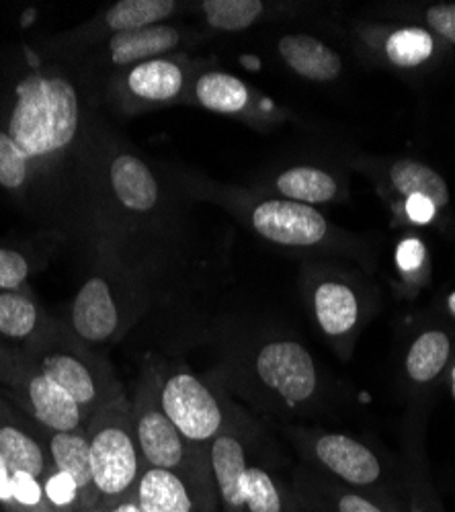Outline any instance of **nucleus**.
I'll use <instances>...</instances> for the list:
<instances>
[{"label": "nucleus", "instance_id": "f704fd0d", "mask_svg": "<svg viewBox=\"0 0 455 512\" xmlns=\"http://www.w3.org/2000/svg\"><path fill=\"white\" fill-rule=\"evenodd\" d=\"M109 510H111V512H142L134 496H132V498H126V500H121V502H117V504H113V506H109Z\"/></svg>", "mask_w": 455, "mask_h": 512}, {"label": "nucleus", "instance_id": "c756f323", "mask_svg": "<svg viewBox=\"0 0 455 512\" xmlns=\"http://www.w3.org/2000/svg\"><path fill=\"white\" fill-rule=\"evenodd\" d=\"M33 271L35 265L27 252L13 246H0V291L27 289Z\"/></svg>", "mask_w": 455, "mask_h": 512}, {"label": "nucleus", "instance_id": "393cba45", "mask_svg": "<svg viewBox=\"0 0 455 512\" xmlns=\"http://www.w3.org/2000/svg\"><path fill=\"white\" fill-rule=\"evenodd\" d=\"M289 484L304 512H388L369 496L324 480L304 465L294 469Z\"/></svg>", "mask_w": 455, "mask_h": 512}, {"label": "nucleus", "instance_id": "4be33fe9", "mask_svg": "<svg viewBox=\"0 0 455 512\" xmlns=\"http://www.w3.org/2000/svg\"><path fill=\"white\" fill-rule=\"evenodd\" d=\"M109 187L121 209L134 216H154L164 205L162 183L154 175L150 164L138 154L123 152L113 156L109 170Z\"/></svg>", "mask_w": 455, "mask_h": 512}, {"label": "nucleus", "instance_id": "cd10ccee", "mask_svg": "<svg viewBox=\"0 0 455 512\" xmlns=\"http://www.w3.org/2000/svg\"><path fill=\"white\" fill-rule=\"evenodd\" d=\"M203 21L214 31L236 33L261 23L271 7L261 0H205L197 5Z\"/></svg>", "mask_w": 455, "mask_h": 512}, {"label": "nucleus", "instance_id": "7ed1b4c3", "mask_svg": "<svg viewBox=\"0 0 455 512\" xmlns=\"http://www.w3.org/2000/svg\"><path fill=\"white\" fill-rule=\"evenodd\" d=\"M82 107L72 80L56 68L33 70L15 87L3 130L33 175L64 156L78 138Z\"/></svg>", "mask_w": 455, "mask_h": 512}, {"label": "nucleus", "instance_id": "473e14b6", "mask_svg": "<svg viewBox=\"0 0 455 512\" xmlns=\"http://www.w3.org/2000/svg\"><path fill=\"white\" fill-rule=\"evenodd\" d=\"M0 510L3 512H17V494L15 484L9 474L5 463L0 461Z\"/></svg>", "mask_w": 455, "mask_h": 512}, {"label": "nucleus", "instance_id": "f03ea898", "mask_svg": "<svg viewBox=\"0 0 455 512\" xmlns=\"http://www.w3.org/2000/svg\"><path fill=\"white\" fill-rule=\"evenodd\" d=\"M189 189L199 199L226 207L255 236L273 246L306 254H343L357 261L365 256L361 244L330 224L316 207L208 181H193Z\"/></svg>", "mask_w": 455, "mask_h": 512}, {"label": "nucleus", "instance_id": "dca6fc26", "mask_svg": "<svg viewBox=\"0 0 455 512\" xmlns=\"http://www.w3.org/2000/svg\"><path fill=\"white\" fill-rule=\"evenodd\" d=\"M185 105L232 117L257 127V130H269V127L283 121L281 111L255 91L251 84L218 68H203L195 76L185 97Z\"/></svg>", "mask_w": 455, "mask_h": 512}, {"label": "nucleus", "instance_id": "4468645a", "mask_svg": "<svg viewBox=\"0 0 455 512\" xmlns=\"http://www.w3.org/2000/svg\"><path fill=\"white\" fill-rule=\"evenodd\" d=\"M39 431L52 461L46 480V496L52 512H82L101 504L93 480L87 431L56 433L41 426Z\"/></svg>", "mask_w": 455, "mask_h": 512}, {"label": "nucleus", "instance_id": "f257e3e1", "mask_svg": "<svg viewBox=\"0 0 455 512\" xmlns=\"http://www.w3.org/2000/svg\"><path fill=\"white\" fill-rule=\"evenodd\" d=\"M226 390L259 412L292 422L326 408L328 375L316 357L289 334H255L224 349L216 371Z\"/></svg>", "mask_w": 455, "mask_h": 512}, {"label": "nucleus", "instance_id": "e433bc0d", "mask_svg": "<svg viewBox=\"0 0 455 512\" xmlns=\"http://www.w3.org/2000/svg\"><path fill=\"white\" fill-rule=\"evenodd\" d=\"M449 308H451V312L455 314V293L451 295V300H449Z\"/></svg>", "mask_w": 455, "mask_h": 512}, {"label": "nucleus", "instance_id": "1a4fd4ad", "mask_svg": "<svg viewBox=\"0 0 455 512\" xmlns=\"http://www.w3.org/2000/svg\"><path fill=\"white\" fill-rule=\"evenodd\" d=\"M85 431L91 451L93 480L101 504L113 506L132 498L146 463L136 443L132 404L126 392H119L95 410L85 424Z\"/></svg>", "mask_w": 455, "mask_h": 512}, {"label": "nucleus", "instance_id": "412c9836", "mask_svg": "<svg viewBox=\"0 0 455 512\" xmlns=\"http://www.w3.org/2000/svg\"><path fill=\"white\" fill-rule=\"evenodd\" d=\"M453 357V336L443 326H423L406 340L400 373L406 394H425L441 381Z\"/></svg>", "mask_w": 455, "mask_h": 512}, {"label": "nucleus", "instance_id": "c9c22d12", "mask_svg": "<svg viewBox=\"0 0 455 512\" xmlns=\"http://www.w3.org/2000/svg\"><path fill=\"white\" fill-rule=\"evenodd\" d=\"M82 512H111V510H109V506H105V504H97L95 508H89V510H82Z\"/></svg>", "mask_w": 455, "mask_h": 512}, {"label": "nucleus", "instance_id": "39448f33", "mask_svg": "<svg viewBox=\"0 0 455 512\" xmlns=\"http://www.w3.org/2000/svg\"><path fill=\"white\" fill-rule=\"evenodd\" d=\"M302 465L316 476L355 490L382 504L388 512H408L402 465L390 463L376 447L339 431L285 424Z\"/></svg>", "mask_w": 455, "mask_h": 512}, {"label": "nucleus", "instance_id": "4c0bfd02", "mask_svg": "<svg viewBox=\"0 0 455 512\" xmlns=\"http://www.w3.org/2000/svg\"><path fill=\"white\" fill-rule=\"evenodd\" d=\"M453 381H455V369H453ZM453 392H455V383H453Z\"/></svg>", "mask_w": 455, "mask_h": 512}, {"label": "nucleus", "instance_id": "b1692460", "mask_svg": "<svg viewBox=\"0 0 455 512\" xmlns=\"http://www.w3.org/2000/svg\"><path fill=\"white\" fill-rule=\"evenodd\" d=\"M263 193L318 207L343 201L347 197V181L330 168L296 164L271 177Z\"/></svg>", "mask_w": 455, "mask_h": 512}, {"label": "nucleus", "instance_id": "6ab92c4d", "mask_svg": "<svg viewBox=\"0 0 455 512\" xmlns=\"http://www.w3.org/2000/svg\"><path fill=\"white\" fill-rule=\"evenodd\" d=\"M179 7L181 5L175 0H119L85 27L64 35L62 44L80 50L95 44L99 46L111 35L162 25L179 11Z\"/></svg>", "mask_w": 455, "mask_h": 512}, {"label": "nucleus", "instance_id": "2f4dec72", "mask_svg": "<svg viewBox=\"0 0 455 512\" xmlns=\"http://www.w3.org/2000/svg\"><path fill=\"white\" fill-rule=\"evenodd\" d=\"M423 19V27L429 29L435 37H441L449 44H455V3L447 5H433L427 7L421 15Z\"/></svg>", "mask_w": 455, "mask_h": 512}, {"label": "nucleus", "instance_id": "f3484780", "mask_svg": "<svg viewBox=\"0 0 455 512\" xmlns=\"http://www.w3.org/2000/svg\"><path fill=\"white\" fill-rule=\"evenodd\" d=\"M363 52L386 68L410 72L425 68L439 52L437 37L423 25H367L357 31Z\"/></svg>", "mask_w": 455, "mask_h": 512}, {"label": "nucleus", "instance_id": "bb28decb", "mask_svg": "<svg viewBox=\"0 0 455 512\" xmlns=\"http://www.w3.org/2000/svg\"><path fill=\"white\" fill-rule=\"evenodd\" d=\"M50 318L31 289L0 291V338L15 347H27L48 330Z\"/></svg>", "mask_w": 455, "mask_h": 512}, {"label": "nucleus", "instance_id": "9d476101", "mask_svg": "<svg viewBox=\"0 0 455 512\" xmlns=\"http://www.w3.org/2000/svg\"><path fill=\"white\" fill-rule=\"evenodd\" d=\"M130 404L136 443L146 467L169 469V472L214 482L210 455L193 449L160 406L154 357L144 363Z\"/></svg>", "mask_w": 455, "mask_h": 512}, {"label": "nucleus", "instance_id": "c85d7f7f", "mask_svg": "<svg viewBox=\"0 0 455 512\" xmlns=\"http://www.w3.org/2000/svg\"><path fill=\"white\" fill-rule=\"evenodd\" d=\"M394 265L404 295H417L429 283V250L419 236L406 234L398 240L394 252Z\"/></svg>", "mask_w": 455, "mask_h": 512}, {"label": "nucleus", "instance_id": "2eb2a0df", "mask_svg": "<svg viewBox=\"0 0 455 512\" xmlns=\"http://www.w3.org/2000/svg\"><path fill=\"white\" fill-rule=\"evenodd\" d=\"M0 390L23 414L46 431H78L85 429L89 420L58 383L37 369L23 349L9 375L0 381Z\"/></svg>", "mask_w": 455, "mask_h": 512}, {"label": "nucleus", "instance_id": "423d86ee", "mask_svg": "<svg viewBox=\"0 0 455 512\" xmlns=\"http://www.w3.org/2000/svg\"><path fill=\"white\" fill-rule=\"evenodd\" d=\"M160 406L183 439L197 451L208 453L212 443L244 412L228 398L214 373L201 377L185 363L156 359Z\"/></svg>", "mask_w": 455, "mask_h": 512}, {"label": "nucleus", "instance_id": "72a5a7b5", "mask_svg": "<svg viewBox=\"0 0 455 512\" xmlns=\"http://www.w3.org/2000/svg\"><path fill=\"white\" fill-rule=\"evenodd\" d=\"M19 353H21V347H13L7 343V340L0 338V381L9 375V371L19 359Z\"/></svg>", "mask_w": 455, "mask_h": 512}, {"label": "nucleus", "instance_id": "aec40b11", "mask_svg": "<svg viewBox=\"0 0 455 512\" xmlns=\"http://www.w3.org/2000/svg\"><path fill=\"white\" fill-rule=\"evenodd\" d=\"M187 41H191V33L187 29L167 23L117 33L101 41L97 62L113 68V72H121L146 60L177 54Z\"/></svg>", "mask_w": 455, "mask_h": 512}, {"label": "nucleus", "instance_id": "5701e85b", "mask_svg": "<svg viewBox=\"0 0 455 512\" xmlns=\"http://www.w3.org/2000/svg\"><path fill=\"white\" fill-rule=\"evenodd\" d=\"M376 185L388 205L410 195L429 197L441 211L449 205V189L445 179L429 164L415 158H396L374 168Z\"/></svg>", "mask_w": 455, "mask_h": 512}, {"label": "nucleus", "instance_id": "6e6552de", "mask_svg": "<svg viewBox=\"0 0 455 512\" xmlns=\"http://www.w3.org/2000/svg\"><path fill=\"white\" fill-rule=\"evenodd\" d=\"M21 349L41 373L58 383L82 408L87 418H91L93 412L113 396L123 392V386L105 355L80 345L62 320L54 318L44 334Z\"/></svg>", "mask_w": 455, "mask_h": 512}, {"label": "nucleus", "instance_id": "f8f14e48", "mask_svg": "<svg viewBox=\"0 0 455 512\" xmlns=\"http://www.w3.org/2000/svg\"><path fill=\"white\" fill-rule=\"evenodd\" d=\"M0 461L15 484L17 512H52L46 480L52 461L39 426L0 390Z\"/></svg>", "mask_w": 455, "mask_h": 512}, {"label": "nucleus", "instance_id": "9b49d317", "mask_svg": "<svg viewBox=\"0 0 455 512\" xmlns=\"http://www.w3.org/2000/svg\"><path fill=\"white\" fill-rule=\"evenodd\" d=\"M146 310V300L130 285L107 275H93L80 285L62 324L93 351L115 345Z\"/></svg>", "mask_w": 455, "mask_h": 512}, {"label": "nucleus", "instance_id": "a878e982", "mask_svg": "<svg viewBox=\"0 0 455 512\" xmlns=\"http://www.w3.org/2000/svg\"><path fill=\"white\" fill-rule=\"evenodd\" d=\"M277 56L294 74L310 82H333L343 74L341 54L308 33L281 35Z\"/></svg>", "mask_w": 455, "mask_h": 512}, {"label": "nucleus", "instance_id": "0eeeda50", "mask_svg": "<svg viewBox=\"0 0 455 512\" xmlns=\"http://www.w3.org/2000/svg\"><path fill=\"white\" fill-rule=\"evenodd\" d=\"M302 295L322 338L347 361L376 310L369 283L335 265L308 263L302 271Z\"/></svg>", "mask_w": 455, "mask_h": 512}, {"label": "nucleus", "instance_id": "20e7f679", "mask_svg": "<svg viewBox=\"0 0 455 512\" xmlns=\"http://www.w3.org/2000/svg\"><path fill=\"white\" fill-rule=\"evenodd\" d=\"M255 420L242 414L212 443L218 512H304L292 484L277 474Z\"/></svg>", "mask_w": 455, "mask_h": 512}, {"label": "nucleus", "instance_id": "ddd939ff", "mask_svg": "<svg viewBox=\"0 0 455 512\" xmlns=\"http://www.w3.org/2000/svg\"><path fill=\"white\" fill-rule=\"evenodd\" d=\"M203 68V62H197L187 54L146 60L115 72L109 84V97L119 111L128 115L177 103L185 105L191 82Z\"/></svg>", "mask_w": 455, "mask_h": 512}, {"label": "nucleus", "instance_id": "7c9ffc66", "mask_svg": "<svg viewBox=\"0 0 455 512\" xmlns=\"http://www.w3.org/2000/svg\"><path fill=\"white\" fill-rule=\"evenodd\" d=\"M396 224L431 226L439 220L441 209L425 195H410L394 205H388Z\"/></svg>", "mask_w": 455, "mask_h": 512}, {"label": "nucleus", "instance_id": "a211bd4d", "mask_svg": "<svg viewBox=\"0 0 455 512\" xmlns=\"http://www.w3.org/2000/svg\"><path fill=\"white\" fill-rule=\"evenodd\" d=\"M142 512H218L214 482L146 467L134 494Z\"/></svg>", "mask_w": 455, "mask_h": 512}]
</instances>
